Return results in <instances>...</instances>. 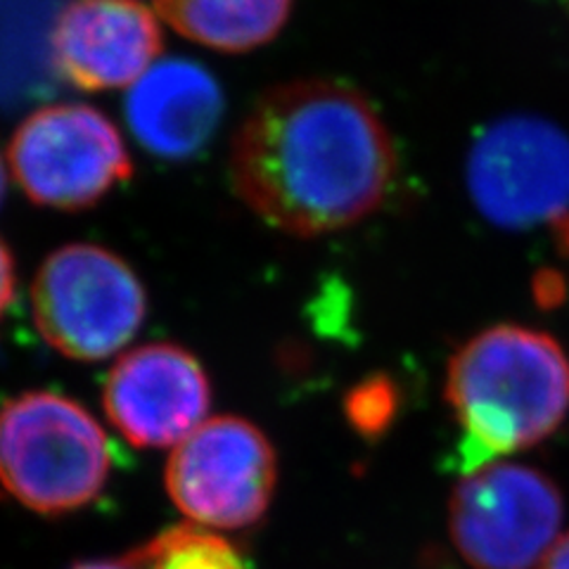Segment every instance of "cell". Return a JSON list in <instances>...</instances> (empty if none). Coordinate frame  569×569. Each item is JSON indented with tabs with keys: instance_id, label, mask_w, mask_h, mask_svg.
I'll return each mask as SVG.
<instances>
[{
	"instance_id": "obj_1",
	"label": "cell",
	"mask_w": 569,
	"mask_h": 569,
	"mask_svg": "<svg viewBox=\"0 0 569 569\" xmlns=\"http://www.w3.org/2000/svg\"><path fill=\"white\" fill-rule=\"evenodd\" d=\"M397 150L359 91L292 81L261 96L230 148V183L259 219L299 238L363 221L387 198Z\"/></svg>"
},
{
	"instance_id": "obj_2",
	"label": "cell",
	"mask_w": 569,
	"mask_h": 569,
	"mask_svg": "<svg viewBox=\"0 0 569 569\" xmlns=\"http://www.w3.org/2000/svg\"><path fill=\"white\" fill-rule=\"evenodd\" d=\"M447 401L460 427L456 466L472 475L558 430L569 411V359L546 332L489 328L453 356Z\"/></svg>"
},
{
	"instance_id": "obj_3",
	"label": "cell",
	"mask_w": 569,
	"mask_h": 569,
	"mask_svg": "<svg viewBox=\"0 0 569 569\" xmlns=\"http://www.w3.org/2000/svg\"><path fill=\"white\" fill-rule=\"evenodd\" d=\"M112 472V443L86 408L58 391H27L0 408V487L41 515L83 508Z\"/></svg>"
},
{
	"instance_id": "obj_4",
	"label": "cell",
	"mask_w": 569,
	"mask_h": 569,
	"mask_svg": "<svg viewBox=\"0 0 569 569\" xmlns=\"http://www.w3.org/2000/svg\"><path fill=\"white\" fill-rule=\"evenodd\" d=\"M33 323L71 361H104L138 335L148 297L131 266L98 244L52 252L31 284Z\"/></svg>"
},
{
	"instance_id": "obj_5",
	"label": "cell",
	"mask_w": 569,
	"mask_h": 569,
	"mask_svg": "<svg viewBox=\"0 0 569 569\" xmlns=\"http://www.w3.org/2000/svg\"><path fill=\"white\" fill-rule=\"evenodd\" d=\"M12 178L33 204L77 211L129 181L131 157L114 123L81 102L29 114L8 148Z\"/></svg>"
},
{
	"instance_id": "obj_6",
	"label": "cell",
	"mask_w": 569,
	"mask_h": 569,
	"mask_svg": "<svg viewBox=\"0 0 569 569\" xmlns=\"http://www.w3.org/2000/svg\"><path fill=\"white\" fill-rule=\"evenodd\" d=\"M562 493L543 472L496 462L472 472L451 498V537L475 569H533L556 546Z\"/></svg>"
},
{
	"instance_id": "obj_7",
	"label": "cell",
	"mask_w": 569,
	"mask_h": 569,
	"mask_svg": "<svg viewBox=\"0 0 569 569\" xmlns=\"http://www.w3.org/2000/svg\"><path fill=\"white\" fill-rule=\"evenodd\" d=\"M276 451L236 416L204 420L173 447L167 489L176 508L211 529H242L263 518L276 489Z\"/></svg>"
},
{
	"instance_id": "obj_8",
	"label": "cell",
	"mask_w": 569,
	"mask_h": 569,
	"mask_svg": "<svg viewBox=\"0 0 569 569\" xmlns=\"http://www.w3.org/2000/svg\"><path fill=\"white\" fill-rule=\"evenodd\" d=\"M468 190L503 228L569 217V138L539 117L496 121L470 150Z\"/></svg>"
},
{
	"instance_id": "obj_9",
	"label": "cell",
	"mask_w": 569,
	"mask_h": 569,
	"mask_svg": "<svg viewBox=\"0 0 569 569\" xmlns=\"http://www.w3.org/2000/svg\"><path fill=\"white\" fill-rule=\"evenodd\" d=\"M104 413L136 447H178L204 422L211 389L190 351L157 342L136 347L114 363L102 391Z\"/></svg>"
},
{
	"instance_id": "obj_10",
	"label": "cell",
	"mask_w": 569,
	"mask_h": 569,
	"mask_svg": "<svg viewBox=\"0 0 569 569\" xmlns=\"http://www.w3.org/2000/svg\"><path fill=\"white\" fill-rule=\"evenodd\" d=\"M162 43L157 12L138 0H71L50 36L60 77L91 93L133 86Z\"/></svg>"
},
{
	"instance_id": "obj_11",
	"label": "cell",
	"mask_w": 569,
	"mask_h": 569,
	"mask_svg": "<svg viewBox=\"0 0 569 569\" xmlns=\"http://www.w3.org/2000/svg\"><path fill=\"white\" fill-rule=\"evenodd\" d=\"M129 129L148 152L190 159L202 152L223 114L221 88L209 71L190 60H159L127 96Z\"/></svg>"
},
{
	"instance_id": "obj_12",
	"label": "cell",
	"mask_w": 569,
	"mask_h": 569,
	"mask_svg": "<svg viewBox=\"0 0 569 569\" xmlns=\"http://www.w3.org/2000/svg\"><path fill=\"white\" fill-rule=\"evenodd\" d=\"M157 17L186 39L219 52H247L276 39L292 0H154Z\"/></svg>"
},
{
	"instance_id": "obj_13",
	"label": "cell",
	"mask_w": 569,
	"mask_h": 569,
	"mask_svg": "<svg viewBox=\"0 0 569 569\" xmlns=\"http://www.w3.org/2000/svg\"><path fill=\"white\" fill-rule=\"evenodd\" d=\"M133 556L142 569H252L228 539L192 525L162 531Z\"/></svg>"
},
{
	"instance_id": "obj_14",
	"label": "cell",
	"mask_w": 569,
	"mask_h": 569,
	"mask_svg": "<svg viewBox=\"0 0 569 569\" xmlns=\"http://www.w3.org/2000/svg\"><path fill=\"white\" fill-rule=\"evenodd\" d=\"M14 259L8 244L0 240V316L10 307V301L14 297Z\"/></svg>"
},
{
	"instance_id": "obj_15",
	"label": "cell",
	"mask_w": 569,
	"mask_h": 569,
	"mask_svg": "<svg viewBox=\"0 0 569 569\" xmlns=\"http://www.w3.org/2000/svg\"><path fill=\"white\" fill-rule=\"evenodd\" d=\"M541 569H569V533L556 541V546L548 550V556L539 565Z\"/></svg>"
},
{
	"instance_id": "obj_16",
	"label": "cell",
	"mask_w": 569,
	"mask_h": 569,
	"mask_svg": "<svg viewBox=\"0 0 569 569\" xmlns=\"http://www.w3.org/2000/svg\"><path fill=\"white\" fill-rule=\"evenodd\" d=\"M71 569H142L140 562L136 560L133 553H129L127 558L119 560H93V562H81Z\"/></svg>"
},
{
	"instance_id": "obj_17",
	"label": "cell",
	"mask_w": 569,
	"mask_h": 569,
	"mask_svg": "<svg viewBox=\"0 0 569 569\" xmlns=\"http://www.w3.org/2000/svg\"><path fill=\"white\" fill-rule=\"evenodd\" d=\"M553 228H556V233H558L560 244H562V247L567 249V252H569V217H565V219L556 221V223H553Z\"/></svg>"
},
{
	"instance_id": "obj_18",
	"label": "cell",
	"mask_w": 569,
	"mask_h": 569,
	"mask_svg": "<svg viewBox=\"0 0 569 569\" xmlns=\"http://www.w3.org/2000/svg\"><path fill=\"white\" fill-rule=\"evenodd\" d=\"M6 192H8V164L3 159V152H0V204L6 200Z\"/></svg>"
}]
</instances>
